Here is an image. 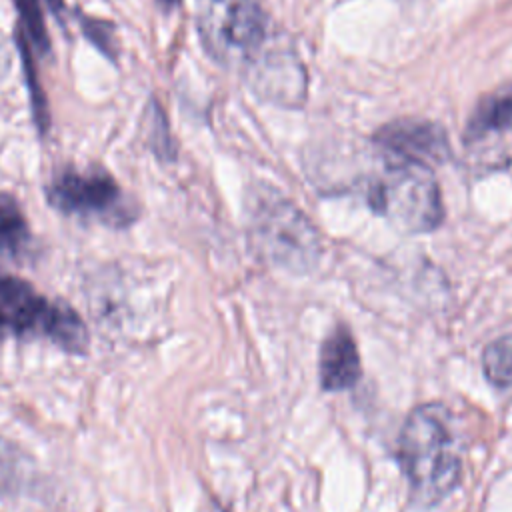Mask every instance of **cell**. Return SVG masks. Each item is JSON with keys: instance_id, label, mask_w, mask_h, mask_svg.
Wrapping results in <instances>:
<instances>
[{"instance_id": "cell-15", "label": "cell", "mask_w": 512, "mask_h": 512, "mask_svg": "<svg viewBox=\"0 0 512 512\" xmlns=\"http://www.w3.org/2000/svg\"><path fill=\"white\" fill-rule=\"evenodd\" d=\"M10 68H12V52H10L8 40L0 32V80H4V76L10 72Z\"/></svg>"}, {"instance_id": "cell-16", "label": "cell", "mask_w": 512, "mask_h": 512, "mask_svg": "<svg viewBox=\"0 0 512 512\" xmlns=\"http://www.w3.org/2000/svg\"><path fill=\"white\" fill-rule=\"evenodd\" d=\"M10 462H12V456L4 454L0 448V486H4L10 476Z\"/></svg>"}, {"instance_id": "cell-13", "label": "cell", "mask_w": 512, "mask_h": 512, "mask_svg": "<svg viewBox=\"0 0 512 512\" xmlns=\"http://www.w3.org/2000/svg\"><path fill=\"white\" fill-rule=\"evenodd\" d=\"M16 10L22 18V28L26 32L24 38L30 42V46H34L38 52H46L50 48V40L46 34V26H44V18H42V10H40V2L38 0H14Z\"/></svg>"}, {"instance_id": "cell-6", "label": "cell", "mask_w": 512, "mask_h": 512, "mask_svg": "<svg viewBox=\"0 0 512 512\" xmlns=\"http://www.w3.org/2000/svg\"><path fill=\"white\" fill-rule=\"evenodd\" d=\"M48 202L66 216L98 220L108 226H126L136 210L122 188L102 168H66L46 186Z\"/></svg>"}, {"instance_id": "cell-12", "label": "cell", "mask_w": 512, "mask_h": 512, "mask_svg": "<svg viewBox=\"0 0 512 512\" xmlns=\"http://www.w3.org/2000/svg\"><path fill=\"white\" fill-rule=\"evenodd\" d=\"M482 370L494 388L512 390V334H504L484 348Z\"/></svg>"}, {"instance_id": "cell-7", "label": "cell", "mask_w": 512, "mask_h": 512, "mask_svg": "<svg viewBox=\"0 0 512 512\" xmlns=\"http://www.w3.org/2000/svg\"><path fill=\"white\" fill-rule=\"evenodd\" d=\"M244 68L246 82L260 100L284 108H296L306 100V70L292 48L258 50Z\"/></svg>"}, {"instance_id": "cell-8", "label": "cell", "mask_w": 512, "mask_h": 512, "mask_svg": "<svg viewBox=\"0 0 512 512\" xmlns=\"http://www.w3.org/2000/svg\"><path fill=\"white\" fill-rule=\"evenodd\" d=\"M374 142L402 160L420 164L446 162L450 158V142L444 128L422 118H400L384 124L374 134Z\"/></svg>"}, {"instance_id": "cell-17", "label": "cell", "mask_w": 512, "mask_h": 512, "mask_svg": "<svg viewBox=\"0 0 512 512\" xmlns=\"http://www.w3.org/2000/svg\"><path fill=\"white\" fill-rule=\"evenodd\" d=\"M162 6H166V8H170V6H174V4H178L180 0H158Z\"/></svg>"}, {"instance_id": "cell-4", "label": "cell", "mask_w": 512, "mask_h": 512, "mask_svg": "<svg viewBox=\"0 0 512 512\" xmlns=\"http://www.w3.org/2000/svg\"><path fill=\"white\" fill-rule=\"evenodd\" d=\"M368 204L394 228L424 234L442 222V196L426 164L402 160L388 164L368 184Z\"/></svg>"}, {"instance_id": "cell-3", "label": "cell", "mask_w": 512, "mask_h": 512, "mask_svg": "<svg viewBox=\"0 0 512 512\" xmlns=\"http://www.w3.org/2000/svg\"><path fill=\"white\" fill-rule=\"evenodd\" d=\"M0 336L50 340L70 354L88 348L86 324L74 308L10 274H0Z\"/></svg>"}, {"instance_id": "cell-10", "label": "cell", "mask_w": 512, "mask_h": 512, "mask_svg": "<svg viewBox=\"0 0 512 512\" xmlns=\"http://www.w3.org/2000/svg\"><path fill=\"white\" fill-rule=\"evenodd\" d=\"M508 130H512V84L500 86L478 100L466 122L464 142L468 146L478 144Z\"/></svg>"}, {"instance_id": "cell-14", "label": "cell", "mask_w": 512, "mask_h": 512, "mask_svg": "<svg viewBox=\"0 0 512 512\" xmlns=\"http://www.w3.org/2000/svg\"><path fill=\"white\" fill-rule=\"evenodd\" d=\"M152 118H154V126H152V128H154V130H152V134H154L152 146L156 148V154H158V156H162V158H172V156H174V146L170 144L168 126H166V122H164L162 110H154Z\"/></svg>"}, {"instance_id": "cell-5", "label": "cell", "mask_w": 512, "mask_h": 512, "mask_svg": "<svg viewBox=\"0 0 512 512\" xmlns=\"http://www.w3.org/2000/svg\"><path fill=\"white\" fill-rule=\"evenodd\" d=\"M198 36L220 64H246L266 38V14L258 0H200Z\"/></svg>"}, {"instance_id": "cell-11", "label": "cell", "mask_w": 512, "mask_h": 512, "mask_svg": "<svg viewBox=\"0 0 512 512\" xmlns=\"http://www.w3.org/2000/svg\"><path fill=\"white\" fill-rule=\"evenodd\" d=\"M32 246L30 226L20 204L0 192V258L22 260Z\"/></svg>"}, {"instance_id": "cell-2", "label": "cell", "mask_w": 512, "mask_h": 512, "mask_svg": "<svg viewBox=\"0 0 512 512\" xmlns=\"http://www.w3.org/2000/svg\"><path fill=\"white\" fill-rule=\"evenodd\" d=\"M250 236L270 264L304 274L320 256L322 242L312 220L288 198L270 188H260L250 212Z\"/></svg>"}, {"instance_id": "cell-1", "label": "cell", "mask_w": 512, "mask_h": 512, "mask_svg": "<svg viewBox=\"0 0 512 512\" xmlns=\"http://www.w3.org/2000/svg\"><path fill=\"white\" fill-rule=\"evenodd\" d=\"M398 460L416 500L436 504L460 482L462 458L448 410L442 404L416 406L400 432Z\"/></svg>"}, {"instance_id": "cell-9", "label": "cell", "mask_w": 512, "mask_h": 512, "mask_svg": "<svg viewBox=\"0 0 512 512\" xmlns=\"http://www.w3.org/2000/svg\"><path fill=\"white\" fill-rule=\"evenodd\" d=\"M320 384L328 392H340L352 388L360 374V354L352 332L346 326H336L320 348Z\"/></svg>"}]
</instances>
